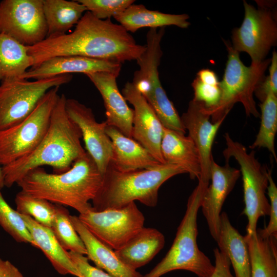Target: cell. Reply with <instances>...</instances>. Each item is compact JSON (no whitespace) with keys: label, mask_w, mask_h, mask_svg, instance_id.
<instances>
[{"label":"cell","mask_w":277,"mask_h":277,"mask_svg":"<svg viewBox=\"0 0 277 277\" xmlns=\"http://www.w3.org/2000/svg\"><path fill=\"white\" fill-rule=\"evenodd\" d=\"M70 33L47 37L27 47L35 67L53 57L77 55L123 63L136 61L146 46L138 44L123 26L86 11Z\"/></svg>","instance_id":"obj_1"},{"label":"cell","mask_w":277,"mask_h":277,"mask_svg":"<svg viewBox=\"0 0 277 277\" xmlns=\"http://www.w3.org/2000/svg\"><path fill=\"white\" fill-rule=\"evenodd\" d=\"M66 98L64 94L59 95L48 130L37 146L26 156L2 167L4 186L11 187L30 171L44 165L51 167L53 173L66 172L86 153L81 130L66 112Z\"/></svg>","instance_id":"obj_2"},{"label":"cell","mask_w":277,"mask_h":277,"mask_svg":"<svg viewBox=\"0 0 277 277\" xmlns=\"http://www.w3.org/2000/svg\"><path fill=\"white\" fill-rule=\"evenodd\" d=\"M103 174L86 151L71 168L62 173H49L42 167L34 168L17 183L21 191L52 203L70 207L80 214L92 208Z\"/></svg>","instance_id":"obj_3"},{"label":"cell","mask_w":277,"mask_h":277,"mask_svg":"<svg viewBox=\"0 0 277 277\" xmlns=\"http://www.w3.org/2000/svg\"><path fill=\"white\" fill-rule=\"evenodd\" d=\"M182 173H186L183 168L167 163L129 172L118 171L109 163L103 174L101 187L92 201V210L120 208L135 201L155 207L162 185L171 177Z\"/></svg>","instance_id":"obj_4"},{"label":"cell","mask_w":277,"mask_h":277,"mask_svg":"<svg viewBox=\"0 0 277 277\" xmlns=\"http://www.w3.org/2000/svg\"><path fill=\"white\" fill-rule=\"evenodd\" d=\"M208 186L199 181L188 199L185 213L170 248L163 259L142 277H161L176 270L190 271L198 277H209L211 274L214 266L197 243V214Z\"/></svg>","instance_id":"obj_5"},{"label":"cell","mask_w":277,"mask_h":277,"mask_svg":"<svg viewBox=\"0 0 277 277\" xmlns=\"http://www.w3.org/2000/svg\"><path fill=\"white\" fill-rule=\"evenodd\" d=\"M228 52L222 81L220 82V101L214 107L205 111L210 115L212 123L226 117L234 105L241 103L248 116H260L253 96L254 92L264 80L265 73L270 65L271 58L259 63L246 66L241 61L240 54L231 44L224 40Z\"/></svg>","instance_id":"obj_6"},{"label":"cell","mask_w":277,"mask_h":277,"mask_svg":"<svg viewBox=\"0 0 277 277\" xmlns=\"http://www.w3.org/2000/svg\"><path fill=\"white\" fill-rule=\"evenodd\" d=\"M165 28H151L146 34L144 52L136 60L139 69L134 73L132 83L153 109L163 127L180 133L186 130L173 103L162 86L158 67L163 52L161 43Z\"/></svg>","instance_id":"obj_7"},{"label":"cell","mask_w":277,"mask_h":277,"mask_svg":"<svg viewBox=\"0 0 277 277\" xmlns=\"http://www.w3.org/2000/svg\"><path fill=\"white\" fill-rule=\"evenodd\" d=\"M226 147L223 151L226 162L233 157L240 166L244 191V209L248 223L246 234L256 231L258 220L269 215L270 205L266 197L268 185L267 168L263 167L255 157V151L248 152L242 144L234 141L228 133L224 134Z\"/></svg>","instance_id":"obj_8"},{"label":"cell","mask_w":277,"mask_h":277,"mask_svg":"<svg viewBox=\"0 0 277 277\" xmlns=\"http://www.w3.org/2000/svg\"><path fill=\"white\" fill-rule=\"evenodd\" d=\"M59 88L49 90L33 111L21 122L0 131V166L26 156L37 146L49 128L60 95Z\"/></svg>","instance_id":"obj_9"},{"label":"cell","mask_w":277,"mask_h":277,"mask_svg":"<svg viewBox=\"0 0 277 277\" xmlns=\"http://www.w3.org/2000/svg\"><path fill=\"white\" fill-rule=\"evenodd\" d=\"M258 8L243 1L244 17L232 32V48L247 53L252 63L266 60L271 48L277 44V17L275 2L256 1Z\"/></svg>","instance_id":"obj_10"},{"label":"cell","mask_w":277,"mask_h":277,"mask_svg":"<svg viewBox=\"0 0 277 277\" xmlns=\"http://www.w3.org/2000/svg\"><path fill=\"white\" fill-rule=\"evenodd\" d=\"M71 74L29 81L8 79L0 85V131L21 122L34 109L50 89L70 82Z\"/></svg>","instance_id":"obj_11"},{"label":"cell","mask_w":277,"mask_h":277,"mask_svg":"<svg viewBox=\"0 0 277 277\" xmlns=\"http://www.w3.org/2000/svg\"><path fill=\"white\" fill-rule=\"evenodd\" d=\"M78 219L102 243L116 250L126 244L143 227L145 217L134 202L117 209L80 214Z\"/></svg>","instance_id":"obj_12"},{"label":"cell","mask_w":277,"mask_h":277,"mask_svg":"<svg viewBox=\"0 0 277 277\" xmlns=\"http://www.w3.org/2000/svg\"><path fill=\"white\" fill-rule=\"evenodd\" d=\"M0 33L32 46L47 36L43 0L0 2Z\"/></svg>","instance_id":"obj_13"},{"label":"cell","mask_w":277,"mask_h":277,"mask_svg":"<svg viewBox=\"0 0 277 277\" xmlns=\"http://www.w3.org/2000/svg\"><path fill=\"white\" fill-rule=\"evenodd\" d=\"M65 109L69 118L78 126L86 151L103 174L112 158V145L105 129V122H97L92 109L73 98H66Z\"/></svg>","instance_id":"obj_14"},{"label":"cell","mask_w":277,"mask_h":277,"mask_svg":"<svg viewBox=\"0 0 277 277\" xmlns=\"http://www.w3.org/2000/svg\"><path fill=\"white\" fill-rule=\"evenodd\" d=\"M122 94L133 107L132 138L159 162L165 163L161 151L164 127L157 115L132 82L125 84Z\"/></svg>","instance_id":"obj_15"},{"label":"cell","mask_w":277,"mask_h":277,"mask_svg":"<svg viewBox=\"0 0 277 277\" xmlns=\"http://www.w3.org/2000/svg\"><path fill=\"white\" fill-rule=\"evenodd\" d=\"M226 117L212 123L204 106L192 100L188 108L181 116L182 123L188 136L195 144L200 156L201 173L199 181L209 184L210 168L213 157L211 153L215 136Z\"/></svg>","instance_id":"obj_16"},{"label":"cell","mask_w":277,"mask_h":277,"mask_svg":"<svg viewBox=\"0 0 277 277\" xmlns=\"http://www.w3.org/2000/svg\"><path fill=\"white\" fill-rule=\"evenodd\" d=\"M241 175L240 170L228 162L220 166L213 159L210 168L211 183L206 188L201 207L212 238L217 241L220 232V216L224 203Z\"/></svg>","instance_id":"obj_17"},{"label":"cell","mask_w":277,"mask_h":277,"mask_svg":"<svg viewBox=\"0 0 277 277\" xmlns=\"http://www.w3.org/2000/svg\"><path fill=\"white\" fill-rule=\"evenodd\" d=\"M121 67V63L113 61L77 55L58 56L31 68L21 78L37 80L72 73L86 74L98 72H110L118 76Z\"/></svg>","instance_id":"obj_18"},{"label":"cell","mask_w":277,"mask_h":277,"mask_svg":"<svg viewBox=\"0 0 277 277\" xmlns=\"http://www.w3.org/2000/svg\"><path fill=\"white\" fill-rule=\"evenodd\" d=\"M101 94L105 108L108 126H114L132 138L133 110L130 108L116 83L117 75L108 72L85 74Z\"/></svg>","instance_id":"obj_19"},{"label":"cell","mask_w":277,"mask_h":277,"mask_svg":"<svg viewBox=\"0 0 277 277\" xmlns=\"http://www.w3.org/2000/svg\"><path fill=\"white\" fill-rule=\"evenodd\" d=\"M105 131L112 145L110 163L118 171L150 169L162 164L140 144L123 134L115 127L107 125Z\"/></svg>","instance_id":"obj_20"},{"label":"cell","mask_w":277,"mask_h":277,"mask_svg":"<svg viewBox=\"0 0 277 277\" xmlns=\"http://www.w3.org/2000/svg\"><path fill=\"white\" fill-rule=\"evenodd\" d=\"M72 225L86 249L87 258L96 267L105 271L112 277H142L143 275L124 264L115 251L94 236L80 220L70 215Z\"/></svg>","instance_id":"obj_21"},{"label":"cell","mask_w":277,"mask_h":277,"mask_svg":"<svg viewBox=\"0 0 277 277\" xmlns=\"http://www.w3.org/2000/svg\"><path fill=\"white\" fill-rule=\"evenodd\" d=\"M161 151L165 163L182 167L192 180L199 178V153L190 137L164 127Z\"/></svg>","instance_id":"obj_22"},{"label":"cell","mask_w":277,"mask_h":277,"mask_svg":"<svg viewBox=\"0 0 277 277\" xmlns=\"http://www.w3.org/2000/svg\"><path fill=\"white\" fill-rule=\"evenodd\" d=\"M21 215L37 248L42 251L59 274L83 277L71 260L68 251L62 247L50 228L39 224L28 215Z\"/></svg>","instance_id":"obj_23"},{"label":"cell","mask_w":277,"mask_h":277,"mask_svg":"<svg viewBox=\"0 0 277 277\" xmlns=\"http://www.w3.org/2000/svg\"><path fill=\"white\" fill-rule=\"evenodd\" d=\"M165 243L162 232L155 228L144 227L123 247L114 251L124 264L136 270L152 260L164 247Z\"/></svg>","instance_id":"obj_24"},{"label":"cell","mask_w":277,"mask_h":277,"mask_svg":"<svg viewBox=\"0 0 277 277\" xmlns=\"http://www.w3.org/2000/svg\"><path fill=\"white\" fill-rule=\"evenodd\" d=\"M114 18L129 32H135L142 28H160L167 26L185 29L190 25L187 14L165 13L149 10L142 4H133Z\"/></svg>","instance_id":"obj_25"},{"label":"cell","mask_w":277,"mask_h":277,"mask_svg":"<svg viewBox=\"0 0 277 277\" xmlns=\"http://www.w3.org/2000/svg\"><path fill=\"white\" fill-rule=\"evenodd\" d=\"M220 251L227 254L234 277H251V263L247 243L231 224L227 214L221 213L219 235L216 241Z\"/></svg>","instance_id":"obj_26"},{"label":"cell","mask_w":277,"mask_h":277,"mask_svg":"<svg viewBox=\"0 0 277 277\" xmlns=\"http://www.w3.org/2000/svg\"><path fill=\"white\" fill-rule=\"evenodd\" d=\"M251 263V277H277V238L263 236L256 229L246 234Z\"/></svg>","instance_id":"obj_27"},{"label":"cell","mask_w":277,"mask_h":277,"mask_svg":"<svg viewBox=\"0 0 277 277\" xmlns=\"http://www.w3.org/2000/svg\"><path fill=\"white\" fill-rule=\"evenodd\" d=\"M43 5L47 37L67 33L87 11L77 1L43 0Z\"/></svg>","instance_id":"obj_28"},{"label":"cell","mask_w":277,"mask_h":277,"mask_svg":"<svg viewBox=\"0 0 277 277\" xmlns=\"http://www.w3.org/2000/svg\"><path fill=\"white\" fill-rule=\"evenodd\" d=\"M33 66L27 46L0 33V81L21 78Z\"/></svg>","instance_id":"obj_29"},{"label":"cell","mask_w":277,"mask_h":277,"mask_svg":"<svg viewBox=\"0 0 277 277\" xmlns=\"http://www.w3.org/2000/svg\"><path fill=\"white\" fill-rule=\"evenodd\" d=\"M261 125L256 138L249 148H265L277 161L274 140L277 131V95L269 93L260 105Z\"/></svg>","instance_id":"obj_30"},{"label":"cell","mask_w":277,"mask_h":277,"mask_svg":"<svg viewBox=\"0 0 277 277\" xmlns=\"http://www.w3.org/2000/svg\"><path fill=\"white\" fill-rule=\"evenodd\" d=\"M70 215L64 206L56 204L55 219L51 229L65 250L86 255L85 246L72 225Z\"/></svg>","instance_id":"obj_31"},{"label":"cell","mask_w":277,"mask_h":277,"mask_svg":"<svg viewBox=\"0 0 277 277\" xmlns=\"http://www.w3.org/2000/svg\"><path fill=\"white\" fill-rule=\"evenodd\" d=\"M16 210L21 214L32 217L39 224L51 228L55 212L56 204L45 199L32 196L21 191L15 197Z\"/></svg>","instance_id":"obj_32"},{"label":"cell","mask_w":277,"mask_h":277,"mask_svg":"<svg viewBox=\"0 0 277 277\" xmlns=\"http://www.w3.org/2000/svg\"><path fill=\"white\" fill-rule=\"evenodd\" d=\"M0 226L17 242L37 248L21 214L4 199L0 189Z\"/></svg>","instance_id":"obj_33"},{"label":"cell","mask_w":277,"mask_h":277,"mask_svg":"<svg viewBox=\"0 0 277 277\" xmlns=\"http://www.w3.org/2000/svg\"><path fill=\"white\" fill-rule=\"evenodd\" d=\"M96 18L104 20L122 13L133 0H77Z\"/></svg>","instance_id":"obj_34"},{"label":"cell","mask_w":277,"mask_h":277,"mask_svg":"<svg viewBox=\"0 0 277 277\" xmlns=\"http://www.w3.org/2000/svg\"><path fill=\"white\" fill-rule=\"evenodd\" d=\"M191 86L194 92L193 101L202 104L207 109L213 108L217 105L221 97L219 85L205 84L196 77Z\"/></svg>","instance_id":"obj_35"},{"label":"cell","mask_w":277,"mask_h":277,"mask_svg":"<svg viewBox=\"0 0 277 277\" xmlns=\"http://www.w3.org/2000/svg\"><path fill=\"white\" fill-rule=\"evenodd\" d=\"M271 171V169H267L268 185L266 194L270 199L269 221L265 228L257 230L263 236L277 238V187L272 178Z\"/></svg>","instance_id":"obj_36"},{"label":"cell","mask_w":277,"mask_h":277,"mask_svg":"<svg viewBox=\"0 0 277 277\" xmlns=\"http://www.w3.org/2000/svg\"><path fill=\"white\" fill-rule=\"evenodd\" d=\"M269 67V75L254 92L256 97L262 102L270 93L277 95V53L273 51Z\"/></svg>","instance_id":"obj_37"},{"label":"cell","mask_w":277,"mask_h":277,"mask_svg":"<svg viewBox=\"0 0 277 277\" xmlns=\"http://www.w3.org/2000/svg\"><path fill=\"white\" fill-rule=\"evenodd\" d=\"M69 256L83 277H112L104 270L92 266L84 255L68 251Z\"/></svg>","instance_id":"obj_38"},{"label":"cell","mask_w":277,"mask_h":277,"mask_svg":"<svg viewBox=\"0 0 277 277\" xmlns=\"http://www.w3.org/2000/svg\"><path fill=\"white\" fill-rule=\"evenodd\" d=\"M213 253L215 265L209 277H234L231 272V263L227 254L218 248L213 249Z\"/></svg>","instance_id":"obj_39"},{"label":"cell","mask_w":277,"mask_h":277,"mask_svg":"<svg viewBox=\"0 0 277 277\" xmlns=\"http://www.w3.org/2000/svg\"><path fill=\"white\" fill-rule=\"evenodd\" d=\"M0 277H24V276L11 262L0 258Z\"/></svg>","instance_id":"obj_40"},{"label":"cell","mask_w":277,"mask_h":277,"mask_svg":"<svg viewBox=\"0 0 277 277\" xmlns=\"http://www.w3.org/2000/svg\"><path fill=\"white\" fill-rule=\"evenodd\" d=\"M196 77H197L200 81L205 84L212 85H219L220 84L217 76L215 73L209 69H203L200 70L197 73Z\"/></svg>","instance_id":"obj_41"},{"label":"cell","mask_w":277,"mask_h":277,"mask_svg":"<svg viewBox=\"0 0 277 277\" xmlns=\"http://www.w3.org/2000/svg\"><path fill=\"white\" fill-rule=\"evenodd\" d=\"M4 187V179L2 171V167L0 166V189Z\"/></svg>","instance_id":"obj_42"}]
</instances>
